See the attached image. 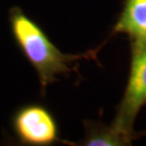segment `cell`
Listing matches in <instances>:
<instances>
[{
	"label": "cell",
	"mask_w": 146,
	"mask_h": 146,
	"mask_svg": "<svg viewBox=\"0 0 146 146\" xmlns=\"http://www.w3.org/2000/svg\"><path fill=\"white\" fill-rule=\"evenodd\" d=\"M11 24L17 43L37 71L42 91L57 80V76L75 71L74 64L93 53H63L39 26L17 8L11 11Z\"/></svg>",
	"instance_id": "6da1fadb"
},
{
	"label": "cell",
	"mask_w": 146,
	"mask_h": 146,
	"mask_svg": "<svg viewBox=\"0 0 146 146\" xmlns=\"http://www.w3.org/2000/svg\"><path fill=\"white\" fill-rule=\"evenodd\" d=\"M131 41L129 78L111 126L133 141L137 138L134 132L136 118L141 107L146 104V39Z\"/></svg>",
	"instance_id": "7a4b0ae2"
},
{
	"label": "cell",
	"mask_w": 146,
	"mask_h": 146,
	"mask_svg": "<svg viewBox=\"0 0 146 146\" xmlns=\"http://www.w3.org/2000/svg\"><path fill=\"white\" fill-rule=\"evenodd\" d=\"M14 126L22 141L33 145H48L57 139V126L48 110L31 106L16 115Z\"/></svg>",
	"instance_id": "3957f363"
},
{
	"label": "cell",
	"mask_w": 146,
	"mask_h": 146,
	"mask_svg": "<svg viewBox=\"0 0 146 146\" xmlns=\"http://www.w3.org/2000/svg\"><path fill=\"white\" fill-rule=\"evenodd\" d=\"M114 33L134 39H146V0H125Z\"/></svg>",
	"instance_id": "277c9868"
},
{
	"label": "cell",
	"mask_w": 146,
	"mask_h": 146,
	"mask_svg": "<svg viewBox=\"0 0 146 146\" xmlns=\"http://www.w3.org/2000/svg\"><path fill=\"white\" fill-rule=\"evenodd\" d=\"M86 134L79 145L86 146H126L132 144V139L121 135L103 123L86 121Z\"/></svg>",
	"instance_id": "5b68a950"
}]
</instances>
